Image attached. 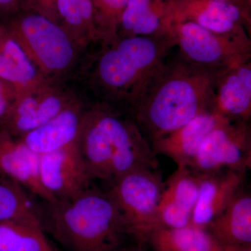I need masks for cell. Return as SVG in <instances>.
I'll list each match as a JSON object with an SVG mask.
<instances>
[{
	"label": "cell",
	"instance_id": "15",
	"mask_svg": "<svg viewBox=\"0 0 251 251\" xmlns=\"http://www.w3.org/2000/svg\"><path fill=\"white\" fill-rule=\"evenodd\" d=\"M86 108L87 105L77 99L57 116L19 139L38 155L52 152L73 145L78 138Z\"/></svg>",
	"mask_w": 251,
	"mask_h": 251
},
{
	"label": "cell",
	"instance_id": "8",
	"mask_svg": "<svg viewBox=\"0 0 251 251\" xmlns=\"http://www.w3.org/2000/svg\"><path fill=\"white\" fill-rule=\"evenodd\" d=\"M189 168L198 173L251 168V129L248 122L224 117L208 133Z\"/></svg>",
	"mask_w": 251,
	"mask_h": 251
},
{
	"label": "cell",
	"instance_id": "22",
	"mask_svg": "<svg viewBox=\"0 0 251 251\" xmlns=\"http://www.w3.org/2000/svg\"><path fill=\"white\" fill-rule=\"evenodd\" d=\"M10 221L43 231L39 211L24 187L0 173V221Z\"/></svg>",
	"mask_w": 251,
	"mask_h": 251
},
{
	"label": "cell",
	"instance_id": "26",
	"mask_svg": "<svg viewBox=\"0 0 251 251\" xmlns=\"http://www.w3.org/2000/svg\"><path fill=\"white\" fill-rule=\"evenodd\" d=\"M16 97L14 90L0 79V128L4 125Z\"/></svg>",
	"mask_w": 251,
	"mask_h": 251
},
{
	"label": "cell",
	"instance_id": "21",
	"mask_svg": "<svg viewBox=\"0 0 251 251\" xmlns=\"http://www.w3.org/2000/svg\"><path fill=\"white\" fill-rule=\"evenodd\" d=\"M206 228L222 244L251 247V196L243 188Z\"/></svg>",
	"mask_w": 251,
	"mask_h": 251
},
{
	"label": "cell",
	"instance_id": "31",
	"mask_svg": "<svg viewBox=\"0 0 251 251\" xmlns=\"http://www.w3.org/2000/svg\"><path fill=\"white\" fill-rule=\"evenodd\" d=\"M0 27H1V25H0Z\"/></svg>",
	"mask_w": 251,
	"mask_h": 251
},
{
	"label": "cell",
	"instance_id": "17",
	"mask_svg": "<svg viewBox=\"0 0 251 251\" xmlns=\"http://www.w3.org/2000/svg\"><path fill=\"white\" fill-rule=\"evenodd\" d=\"M224 118L212 110L203 112L178 129L153 142V151L169 157L177 167H190L203 140Z\"/></svg>",
	"mask_w": 251,
	"mask_h": 251
},
{
	"label": "cell",
	"instance_id": "29",
	"mask_svg": "<svg viewBox=\"0 0 251 251\" xmlns=\"http://www.w3.org/2000/svg\"><path fill=\"white\" fill-rule=\"evenodd\" d=\"M44 251H52V248H51L50 246L49 243H48V244H46L45 249H44Z\"/></svg>",
	"mask_w": 251,
	"mask_h": 251
},
{
	"label": "cell",
	"instance_id": "9",
	"mask_svg": "<svg viewBox=\"0 0 251 251\" xmlns=\"http://www.w3.org/2000/svg\"><path fill=\"white\" fill-rule=\"evenodd\" d=\"M59 83L46 80L17 96L1 128L19 138L57 116L77 99Z\"/></svg>",
	"mask_w": 251,
	"mask_h": 251
},
{
	"label": "cell",
	"instance_id": "4",
	"mask_svg": "<svg viewBox=\"0 0 251 251\" xmlns=\"http://www.w3.org/2000/svg\"><path fill=\"white\" fill-rule=\"evenodd\" d=\"M49 227L72 251H118L127 234L125 219L108 191L89 187L75 197L49 203Z\"/></svg>",
	"mask_w": 251,
	"mask_h": 251
},
{
	"label": "cell",
	"instance_id": "25",
	"mask_svg": "<svg viewBox=\"0 0 251 251\" xmlns=\"http://www.w3.org/2000/svg\"><path fill=\"white\" fill-rule=\"evenodd\" d=\"M129 1L92 0L94 25L100 42H108L117 37L122 15Z\"/></svg>",
	"mask_w": 251,
	"mask_h": 251
},
{
	"label": "cell",
	"instance_id": "16",
	"mask_svg": "<svg viewBox=\"0 0 251 251\" xmlns=\"http://www.w3.org/2000/svg\"><path fill=\"white\" fill-rule=\"evenodd\" d=\"M39 158L40 155L31 151L19 138L0 128V173L48 203L54 202L41 184Z\"/></svg>",
	"mask_w": 251,
	"mask_h": 251
},
{
	"label": "cell",
	"instance_id": "24",
	"mask_svg": "<svg viewBox=\"0 0 251 251\" xmlns=\"http://www.w3.org/2000/svg\"><path fill=\"white\" fill-rule=\"evenodd\" d=\"M84 0H56L57 15L62 19V27L75 42L85 50L99 44L95 36L86 24L83 17Z\"/></svg>",
	"mask_w": 251,
	"mask_h": 251
},
{
	"label": "cell",
	"instance_id": "7",
	"mask_svg": "<svg viewBox=\"0 0 251 251\" xmlns=\"http://www.w3.org/2000/svg\"><path fill=\"white\" fill-rule=\"evenodd\" d=\"M173 33L179 55L216 77L251 59V39L219 35L190 21L175 23Z\"/></svg>",
	"mask_w": 251,
	"mask_h": 251
},
{
	"label": "cell",
	"instance_id": "20",
	"mask_svg": "<svg viewBox=\"0 0 251 251\" xmlns=\"http://www.w3.org/2000/svg\"><path fill=\"white\" fill-rule=\"evenodd\" d=\"M146 242L153 251H251V247L222 244L206 227L193 224L178 229H154Z\"/></svg>",
	"mask_w": 251,
	"mask_h": 251
},
{
	"label": "cell",
	"instance_id": "11",
	"mask_svg": "<svg viewBox=\"0 0 251 251\" xmlns=\"http://www.w3.org/2000/svg\"><path fill=\"white\" fill-rule=\"evenodd\" d=\"M39 175L41 184L54 201L72 199L90 187L76 143L40 155Z\"/></svg>",
	"mask_w": 251,
	"mask_h": 251
},
{
	"label": "cell",
	"instance_id": "2",
	"mask_svg": "<svg viewBox=\"0 0 251 251\" xmlns=\"http://www.w3.org/2000/svg\"><path fill=\"white\" fill-rule=\"evenodd\" d=\"M76 144L91 180L111 184L135 170L158 168L156 153L130 112L106 102L87 105Z\"/></svg>",
	"mask_w": 251,
	"mask_h": 251
},
{
	"label": "cell",
	"instance_id": "13",
	"mask_svg": "<svg viewBox=\"0 0 251 251\" xmlns=\"http://www.w3.org/2000/svg\"><path fill=\"white\" fill-rule=\"evenodd\" d=\"M212 110L234 121L251 118V59L229 68L214 81Z\"/></svg>",
	"mask_w": 251,
	"mask_h": 251
},
{
	"label": "cell",
	"instance_id": "3",
	"mask_svg": "<svg viewBox=\"0 0 251 251\" xmlns=\"http://www.w3.org/2000/svg\"><path fill=\"white\" fill-rule=\"evenodd\" d=\"M215 75L170 54L130 115L150 144L212 110Z\"/></svg>",
	"mask_w": 251,
	"mask_h": 251
},
{
	"label": "cell",
	"instance_id": "10",
	"mask_svg": "<svg viewBox=\"0 0 251 251\" xmlns=\"http://www.w3.org/2000/svg\"><path fill=\"white\" fill-rule=\"evenodd\" d=\"M174 25L190 21L219 35L251 39V16L232 3L219 0H175Z\"/></svg>",
	"mask_w": 251,
	"mask_h": 251
},
{
	"label": "cell",
	"instance_id": "6",
	"mask_svg": "<svg viewBox=\"0 0 251 251\" xmlns=\"http://www.w3.org/2000/svg\"><path fill=\"white\" fill-rule=\"evenodd\" d=\"M157 169L130 172L111 183L108 191L123 215L127 234L140 242H146L157 227V211L165 188Z\"/></svg>",
	"mask_w": 251,
	"mask_h": 251
},
{
	"label": "cell",
	"instance_id": "18",
	"mask_svg": "<svg viewBox=\"0 0 251 251\" xmlns=\"http://www.w3.org/2000/svg\"><path fill=\"white\" fill-rule=\"evenodd\" d=\"M175 0H130L117 36H162L173 33Z\"/></svg>",
	"mask_w": 251,
	"mask_h": 251
},
{
	"label": "cell",
	"instance_id": "5",
	"mask_svg": "<svg viewBox=\"0 0 251 251\" xmlns=\"http://www.w3.org/2000/svg\"><path fill=\"white\" fill-rule=\"evenodd\" d=\"M2 26L47 80L60 82L69 75L85 50L62 25L39 12L22 15Z\"/></svg>",
	"mask_w": 251,
	"mask_h": 251
},
{
	"label": "cell",
	"instance_id": "27",
	"mask_svg": "<svg viewBox=\"0 0 251 251\" xmlns=\"http://www.w3.org/2000/svg\"><path fill=\"white\" fill-rule=\"evenodd\" d=\"M219 1H226L232 3L239 6L241 9L249 16H251V0H219Z\"/></svg>",
	"mask_w": 251,
	"mask_h": 251
},
{
	"label": "cell",
	"instance_id": "28",
	"mask_svg": "<svg viewBox=\"0 0 251 251\" xmlns=\"http://www.w3.org/2000/svg\"><path fill=\"white\" fill-rule=\"evenodd\" d=\"M17 0H0V12L13 9Z\"/></svg>",
	"mask_w": 251,
	"mask_h": 251
},
{
	"label": "cell",
	"instance_id": "19",
	"mask_svg": "<svg viewBox=\"0 0 251 251\" xmlns=\"http://www.w3.org/2000/svg\"><path fill=\"white\" fill-rule=\"evenodd\" d=\"M0 79L16 96L25 93L47 80L14 38L0 27Z\"/></svg>",
	"mask_w": 251,
	"mask_h": 251
},
{
	"label": "cell",
	"instance_id": "1",
	"mask_svg": "<svg viewBox=\"0 0 251 251\" xmlns=\"http://www.w3.org/2000/svg\"><path fill=\"white\" fill-rule=\"evenodd\" d=\"M176 46L173 33L162 36H119L96 46L86 69L97 100L130 112L157 71Z\"/></svg>",
	"mask_w": 251,
	"mask_h": 251
},
{
	"label": "cell",
	"instance_id": "14",
	"mask_svg": "<svg viewBox=\"0 0 251 251\" xmlns=\"http://www.w3.org/2000/svg\"><path fill=\"white\" fill-rule=\"evenodd\" d=\"M201 175L199 193L191 224L206 227L224 212L242 189L246 173L223 170Z\"/></svg>",
	"mask_w": 251,
	"mask_h": 251
},
{
	"label": "cell",
	"instance_id": "23",
	"mask_svg": "<svg viewBox=\"0 0 251 251\" xmlns=\"http://www.w3.org/2000/svg\"><path fill=\"white\" fill-rule=\"evenodd\" d=\"M43 231L14 221H0V251H44Z\"/></svg>",
	"mask_w": 251,
	"mask_h": 251
},
{
	"label": "cell",
	"instance_id": "30",
	"mask_svg": "<svg viewBox=\"0 0 251 251\" xmlns=\"http://www.w3.org/2000/svg\"><path fill=\"white\" fill-rule=\"evenodd\" d=\"M118 251H120V250ZM144 251V250H143V249H130V250H126V251Z\"/></svg>",
	"mask_w": 251,
	"mask_h": 251
},
{
	"label": "cell",
	"instance_id": "12",
	"mask_svg": "<svg viewBox=\"0 0 251 251\" xmlns=\"http://www.w3.org/2000/svg\"><path fill=\"white\" fill-rule=\"evenodd\" d=\"M201 177V173L189 167H177L165 183L157 211L156 229L181 228L191 224Z\"/></svg>",
	"mask_w": 251,
	"mask_h": 251
}]
</instances>
